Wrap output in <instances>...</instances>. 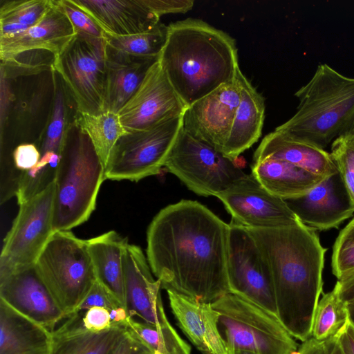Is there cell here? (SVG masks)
Wrapping results in <instances>:
<instances>
[{"mask_svg": "<svg viewBox=\"0 0 354 354\" xmlns=\"http://www.w3.org/2000/svg\"><path fill=\"white\" fill-rule=\"evenodd\" d=\"M127 308L131 317L160 328H169L160 295L161 283L155 280L142 249L127 243L123 256Z\"/></svg>", "mask_w": 354, "mask_h": 354, "instance_id": "e0dca14e", "label": "cell"}, {"mask_svg": "<svg viewBox=\"0 0 354 354\" xmlns=\"http://www.w3.org/2000/svg\"><path fill=\"white\" fill-rule=\"evenodd\" d=\"M248 230L268 265L278 319L294 338L306 341L311 337L314 314L322 294L327 249L317 231L299 221Z\"/></svg>", "mask_w": 354, "mask_h": 354, "instance_id": "7a4b0ae2", "label": "cell"}, {"mask_svg": "<svg viewBox=\"0 0 354 354\" xmlns=\"http://www.w3.org/2000/svg\"><path fill=\"white\" fill-rule=\"evenodd\" d=\"M35 266L66 318L96 281L86 240L69 230L53 233Z\"/></svg>", "mask_w": 354, "mask_h": 354, "instance_id": "8992f818", "label": "cell"}, {"mask_svg": "<svg viewBox=\"0 0 354 354\" xmlns=\"http://www.w3.org/2000/svg\"><path fill=\"white\" fill-rule=\"evenodd\" d=\"M125 326L153 354H191L190 346L173 326L160 328L133 317L128 319Z\"/></svg>", "mask_w": 354, "mask_h": 354, "instance_id": "1f68e13d", "label": "cell"}, {"mask_svg": "<svg viewBox=\"0 0 354 354\" xmlns=\"http://www.w3.org/2000/svg\"><path fill=\"white\" fill-rule=\"evenodd\" d=\"M328 354H342L336 336L328 339Z\"/></svg>", "mask_w": 354, "mask_h": 354, "instance_id": "7dc6e473", "label": "cell"}, {"mask_svg": "<svg viewBox=\"0 0 354 354\" xmlns=\"http://www.w3.org/2000/svg\"><path fill=\"white\" fill-rule=\"evenodd\" d=\"M104 178V166L88 136L73 124L55 180L53 230L66 231L90 217Z\"/></svg>", "mask_w": 354, "mask_h": 354, "instance_id": "5b68a950", "label": "cell"}, {"mask_svg": "<svg viewBox=\"0 0 354 354\" xmlns=\"http://www.w3.org/2000/svg\"><path fill=\"white\" fill-rule=\"evenodd\" d=\"M158 60L187 107L234 81L240 68L235 39L194 18L168 25L167 41Z\"/></svg>", "mask_w": 354, "mask_h": 354, "instance_id": "3957f363", "label": "cell"}, {"mask_svg": "<svg viewBox=\"0 0 354 354\" xmlns=\"http://www.w3.org/2000/svg\"><path fill=\"white\" fill-rule=\"evenodd\" d=\"M337 282L340 299L346 304L354 301V274Z\"/></svg>", "mask_w": 354, "mask_h": 354, "instance_id": "f6af8a7d", "label": "cell"}, {"mask_svg": "<svg viewBox=\"0 0 354 354\" xmlns=\"http://www.w3.org/2000/svg\"><path fill=\"white\" fill-rule=\"evenodd\" d=\"M55 57L47 50L25 51L1 61V75L6 79L53 71Z\"/></svg>", "mask_w": 354, "mask_h": 354, "instance_id": "836d02e7", "label": "cell"}, {"mask_svg": "<svg viewBox=\"0 0 354 354\" xmlns=\"http://www.w3.org/2000/svg\"><path fill=\"white\" fill-rule=\"evenodd\" d=\"M73 124L88 136L104 168L118 142L127 133L118 114L108 111L97 115L76 111Z\"/></svg>", "mask_w": 354, "mask_h": 354, "instance_id": "f1b7e54d", "label": "cell"}, {"mask_svg": "<svg viewBox=\"0 0 354 354\" xmlns=\"http://www.w3.org/2000/svg\"><path fill=\"white\" fill-rule=\"evenodd\" d=\"M291 354H328V340L318 342L310 337Z\"/></svg>", "mask_w": 354, "mask_h": 354, "instance_id": "ee69618b", "label": "cell"}, {"mask_svg": "<svg viewBox=\"0 0 354 354\" xmlns=\"http://www.w3.org/2000/svg\"><path fill=\"white\" fill-rule=\"evenodd\" d=\"M159 18L167 14H184L192 9L194 0H141Z\"/></svg>", "mask_w": 354, "mask_h": 354, "instance_id": "ab89813d", "label": "cell"}, {"mask_svg": "<svg viewBox=\"0 0 354 354\" xmlns=\"http://www.w3.org/2000/svg\"><path fill=\"white\" fill-rule=\"evenodd\" d=\"M66 318L52 332L50 354H110L126 332L123 325H113L101 332L89 331L82 324L80 313Z\"/></svg>", "mask_w": 354, "mask_h": 354, "instance_id": "d4e9b609", "label": "cell"}, {"mask_svg": "<svg viewBox=\"0 0 354 354\" xmlns=\"http://www.w3.org/2000/svg\"><path fill=\"white\" fill-rule=\"evenodd\" d=\"M57 2L69 19L77 35L93 38H104L105 32L102 29L72 0H57Z\"/></svg>", "mask_w": 354, "mask_h": 354, "instance_id": "74e56055", "label": "cell"}, {"mask_svg": "<svg viewBox=\"0 0 354 354\" xmlns=\"http://www.w3.org/2000/svg\"><path fill=\"white\" fill-rule=\"evenodd\" d=\"M348 322L346 304L339 297L336 282L333 289L322 295L313 317L311 337L325 342L335 337Z\"/></svg>", "mask_w": 354, "mask_h": 354, "instance_id": "4dcf8cb0", "label": "cell"}, {"mask_svg": "<svg viewBox=\"0 0 354 354\" xmlns=\"http://www.w3.org/2000/svg\"><path fill=\"white\" fill-rule=\"evenodd\" d=\"M52 333L0 300V354H50Z\"/></svg>", "mask_w": 354, "mask_h": 354, "instance_id": "cb8c5ba5", "label": "cell"}, {"mask_svg": "<svg viewBox=\"0 0 354 354\" xmlns=\"http://www.w3.org/2000/svg\"><path fill=\"white\" fill-rule=\"evenodd\" d=\"M227 348L257 354H291L298 348L278 317L230 292L212 303Z\"/></svg>", "mask_w": 354, "mask_h": 354, "instance_id": "52a82bcc", "label": "cell"}, {"mask_svg": "<svg viewBox=\"0 0 354 354\" xmlns=\"http://www.w3.org/2000/svg\"><path fill=\"white\" fill-rule=\"evenodd\" d=\"M0 300L51 333L66 318L35 265L0 275Z\"/></svg>", "mask_w": 354, "mask_h": 354, "instance_id": "2e32d148", "label": "cell"}, {"mask_svg": "<svg viewBox=\"0 0 354 354\" xmlns=\"http://www.w3.org/2000/svg\"><path fill=\"white\" fill-rule=\"evenodd\" d=\"M171 310L183 333L202 354H226L218 328V314L212 303L167 291Z\"/></svg>", "mask_w": 354, "mask_h": 354, "instance_id": "ffe728a7", "label": "cell"}, {"mask_svg": "<svg viewBox=\"0 0 354 354\" xmlns=\"http://www.w3.org/2000/svg\"><path fill=\"white\" fill-rule=\"evenodd\" d=\"M69 19L54 0L53 6L35 25L14 37L0 38L1 61L25 51L47 50L57 58L76 37Z\"/></svg>", "mask_w": 354, "mask_h": 354, "instance_id": "d6986e66", "label": "cell"}, {"mask_svg": "<svg viewBox=\"0 0 354 354\" xmlns=\"http://www.w3.org/2000/svg\"><path fill=\"white\" fill-rule=\"evenodd\" d=\"M237 77L241 83V99L229 136L222 153L236 160L260 138L265 120V100L241 68Z\"/></svg>", "mask_w": 354, "mask_h": 354, "instance_id": "603a6c76", "label": "cell"}, {"mask_svg": "<svg viewBox=\"0 0 354 354\" xmlns=\"http://www.w3.org/2000/svg\"><path fill=\"white\" fill-rule=\"evenodd\" d=\"M55 86L53 105L50 122L39 145V151H53L62 153L65 139L68 130H66V102L65 88L61 81L58 82L56 73L52 71Z\"/></svg>", "mask_w": 354, "mask_h": 354, "instance_id": "d6a6232c", "label": "cell"}, {"mask_svg": "<svg viewBox=\"0 0 354 354\" xmlns=\"http://www.w3.org/2000/svg\"><path fill=\"white\" fill-rule=\"evenodd\" d=\"M55 183L19 205L0 255V275L35 265L53 230Z\"/></svg>", "mask_w": 354, "mask_h": 354, "instance_id": "8fae6325", "label": "cell"}, {"mask_svg": "<svg viewBox=\"0 0 354 354\" xmlns=\"http://www.w3.org/2000/svg\"><path fill=\"white\" fill-rule=\"evenodd\" d=\"M186 109L158 59L118 114L129 133L183 116Z\"/></svg>", "mask_w": 354, "mask_h": 354, "instance_id": "5bb4252c", "label": "cell"}, {"mask_svg": "<svg viewBox=\"0 0 354 354\" xmlns=\"http://www.w3.org/2000/svg\"><path fill=\"white\" fill-rule=\"evenodd\" d=\"M110 354H153L133 333L126 332Z\"/></svg>", "mask_w": 354, "mask_h": 354, "instance_id": "b9f144b4", "label": "cell"}, {"mask_svg": "<svg viewBox=\"0 0 354 354\" xmlns=\"http://www.w3.org/2000/svg\"><path fill=\"white\" fill-rule=\"evenodd\" d=\"M118 306H122L102 285L96 281L74 313L86 311L93 307H102L109 311Z\"/></svg>", "mask_w": 354, "mask_h": 354, "instance_id": "f35d334b", "label": "cell"}, {"mask_svg": "<svg viewBox=\"0 0 354 354\" xmlns=\"http://www.w3.org/2000/svg\"><path fill=\"white\" fill-rule=\"evenodd\" d=\"M226 354H257V353L252 352V351H245V350L227 348Z\"/></svg>", "mask_w": 354, "mask_h": 354, "instance_id": "681fc988", "label": "cell"}, {"mask_svg": "<svg viewBox=\"0 0 354 354\" xmlns=\"http://www.w3.org/2000/svg\"><path fill=\"white\" fill-rule=\"evenodd\" d=\"M217 197L234 223L248 228H272L299 221L286 201L269 192L251 173Z\"/></svg>", "mask_w": 354, "mask_h": 354, "instance_id": "4fadbf2b", "label": "cell"}, {"mask_svg": "<svg viewBox=\"0 0 354 354\" xmlns=\"http://www.w3.org/2000/svg\"><path fill=\"white\" fill-rule=\"evenodd\" d=\"M349 323L354 327V301L346 303Z\"/></svg>", "mask_w": 354, "mask_h": 354, "instance_id": "c3c4849f", "label": "cell"}, {"mask_svg": "<svg viewBox=\"0 0 354 354\" xmlns=\"http://www.w3.org/2000/svg\"><path fill=\"white\" fill-rule=\"evenodd\" d=\"M106 41L77 35L55 58L54 71L73 99L76 111H105Z\"/></svg>", "mask_w": 354, "mask_h": 354, "instance_id": "ba28073f", "label": "cell"}, {"mask_svg": "<svg viewBox=\"0 0 354 354\" xmlns=\"http://www.w3.org/2000/svg\"><path fill=\"white\" fill-rule=\"evenodd\" d=\"M330 153L354 205V131L334 140Z\"/></svg>", "mask_w": 354, "mask_h": 354, "instance_id": "8d00e7d4", "label": "cell"}, {"mask_svg": "<svg viewBox=\"0 0 354 354\" xmlns=\"http://www.w3.org/2000/svg\"><path fill=\"white\" fill-rule=\"evenodd\" d=\"M284 201L299 221L316 231L337 228L354 215V205L338 173L306 194Z\"/></svg>", "mask_w": 354, "mask_h": 354, "instance_id": "ac0fdd59", "label": "cell"}, {"mask_svg": "<svg viewBox=\"0 0 354 354\" xmlns=\"http://www.w3.org/2000/svg\"><path fill=\"white\" fill-rule=\"evenodd\" d=\"M241 92L236 75L234 81L187 107L183 115V129L221 153L240 102Z\"/></svg>", "mask_w": 354, "mask_h": 354, "instance_id": "9a60e30c", "label": "cell"}, {"mask_svg": "<svg viewBox=\"0 0 354 354\" xmlns=\"http://www.w3.org/2000/svg\"><path fill=\"white\" fill-rule=\"evenodd\" d=\"M252 174L269 192L283 200L306 194L326 178L270 158L253 162Z\"/></svg>", "mask_w": 354, "mask_h": 354, "instance_id": "4316f807", "label": "cell"}, {"mask_svg": "<svg viewBox=\"0 0 354 354\" xmlns=\"http://www.w3.org/2000/svg\"><path fill=\"white\" fill-rule=\"evenodd\" d=\"M268 158L286 161L324 177L338 173L330 153L324 149L276 130L263 137L254 153L253 162Z\"/></svg>", "mask_w": 354, "mask_h": 354, "instance_id": "7402d4cb", "label": "cell"}, {"mask_svg": "<svg viewBox=\"0 0 354 354\" xmlns=\"http://www.w3.org/2000/svg\"><path fill=\"white\" fill-rule=\"evenodd\" d=\"M107 35L126 36L140 33L156 26L160 18L141 0H72Z\"/></svg>", "mask_w": 354, "mask_h": 354, "instance_id": "44dd1931", "label": "cell"}, {"mask_svg": "<svg viewBox=\"0 0 354 354\" xmlns=\"http://www.w3.org/2000/svg\"><path fill=\"white\" fill-rule=\"evenodd\" d=\"M105 111L118 113L158 59H136L106 50Z\"/></svg>", "mask_w": 354, "mask_h": 354, "instance_id": "83f0119b", "label": "cell"}, {"mask_svg": "<svg viewBox=\"0 0 354 354\" xmlns=\"http://www.w3.org/2000/svg\"><path fill=\"white\" fill-rule=\"evenodd\" d=\"M164 168L194 193L216 196L245 174L232 160L180 130Z\"/></svg>", "mask_w": 354, "mask_h": 354, "instance_id": "9c48e42d", "label": "cell"}, {"mask_svg": "<svg viewBox=\"0 0 354 354\" xmlns=\"http://www.w3.org/2000/svg\"><path fill=\"white\" fill-rule=\"evenodd\" d=\"M229 225L227 275L230 292L277 317L271 273L259 246L247 227L232 221Z\"/></svg>", "mask_w": 354, "mask_h": 354, "instance_id": "7c38bea8", "label": "cell"}, {"mask_svg": "<svg viewBox=\"0 0 354 354\" xmlns=\"http://www.w3.org/2000/svg\"><path fill=\"white\" fill-rule=\"evenodd\" d=\"M335 336L342 354H354V327L349 322Z\"/></svg>", "mask_w": 354, "mask_h": 354, "instance_id": "7bdbcfd3", "label": "cell"}, {"mask_svg": "<svg viewBox=\"0 0 354 354\" xmlns=\"http://www.w3.org/2000/svg\"><path fill=\"white\" fill-rule=\"evenodd\" d=\"M168 26L159 22L145 32L126 36L104 34L106 50L136 59H158L165 45Z\"/></svg>", "mask_w": 354, "mask_h": 354, "instance_id": "f546056e", "label": "cell"}, {"mask_svg": "<svg viewBox=\"0 0 354 354\" xmlns=\"http://www.w3.org/2000/svg\"><path fill=\"white\" fill-rule=\"evenodd\" d=\"M295 95L297 112L274 130L322 149L354 131V77L321 64Z\"/></svg>", "mask_w": 354, "mask_h": 354, "instance_id": "277c9868", "label": "cell"}, {"mask_svg": "<svg viewBox=\"0 0 354 354\" xmlns=\"http://www.w3.org/2000/svg\"><path fill=\"white\" fill-rule=\"evenodd\" d=\"M110 319L112 325L125 326L129 315L127 308L123 306H118L109 310Z\"/></svg>", "mask_w": 354, "mask_h": 354, "instance_id": "bcb514c9", "label": "cell"}, {"mask_svg": "<svg viewBox=\"0 0 354 354\" xmlns=\"http://www.w3.org/2000/svg\"><path fill=\"white\" fill-rule=\"evenodd\" d=\"M96 281L127 308L123 256L128 243L114 230L86 240Z\"/></svg>", "mask_w": 354, "mask_h": 354, "instance_id": "484cf974", "label": "cell"}, {"mask_svg": "<svg viewBox=\"0 0 354 354\" xmlns=\"http://www.w3.org/2000/svg\"><path fill=\"white\" fill-rule=\"evenodd\" d=\"M81 313L83 327L91 332H101L113 326L109 311L102 307H93Z\"/></svg>", "mask_w": 354, "mask_h": 354, "instance_id": "60d3db41", "label": "cell"}, {"mask_svg": "<svg viewBox=\"0 0 354 354\" xmlns=\"http://www.w3.org/2000/svg\"><path fill=\"white\" fill-rule=\"evenodd\" d=\"M54 0H12L0 7V22H13L29 27L37 24L53 6Z\"/></svg>", "mask_w": 354, "mask_h": 354, "instance_id": "e575fe53", "label": "cell"}, {"mask_svg": "<svg viewBox=\"0 0 354 354\" xmlns=\"http://www.w3.org/2000/svg\"><path fill=\"white\" fill-rule=\"evenodd\" d=\"M331 268L337 280L354 274V216L339 232L335 241Z\"/></svg>", "mask_w": 354, "mask_h": 354, "instance_id": "d590c367", "label": "cell"}, {"mask_svg": "<svg viewBox=\"0 0 354 354\" xmlns=\"http://www.w3.org/2000/svg\"><path fill=\"white\" fill-rule=\"evenodd\" d=\"M230 225L196 201L169 205L147 232L151 270L167 292L212 303L229 293Z\"/></svg>", "mask_w": 354, "mask_h": 354, "instance_id": "6da1fadb", "label": "cell"}, {"mask_svg": "<svg viewBox=\"0 0 354 354\" xmlns=\"http://www.w3.org/2000/svg\"><path fill=\"white\" fill-rule=\"evenodd\" d=\"M182 127L180 116L123 136L105 166V179L137 182L160 174Z\"/></svg>", "mask_w": 354, "mask_h": 354, "instance_id": "30bf717a", "label": "cell"}]
</instances>
